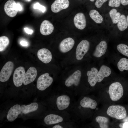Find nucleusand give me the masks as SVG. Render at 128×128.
Listing matches in <instances>:
<instances>
[{
	"label": "nucleus",
	"instance_id": "1",
	"mask_svg": "<svg viewBox=\"0 0 128 128\" xmlns=\"http://www.w3.org/2000/svg\"><path fill=\"white\" fill-rule=\"evenodd\" d=\"M123 87L119 82H114L109 86V93L110 98L113 101L119 100L123 96Z\"/></svg>",
	"mask_w": 128,
	"mask_h": 128
},
{
	"label": "nucleus",
	"instance_id": "2",
	"mask_svg": "<svg viewBox=\"0 0 128 128\" xmlns=\"http://www.w3.org/2000/svg\"><path fill=\"white\" fill-rule=\"evenodd\" d=\"M106 113L109 116L118 119H123L126 116L125 108L120 105H112L108 108Z\"/></svg>",
	"mask_w": 128,
	"mask_h": 128
},
{
	"label": "nucleus",
	"instance_id": "3",
	"mask_svg": "<svg viewBox=\"0 0 128 128\" xmlns=\"http://www.w3.org/2000/svg\"><path fill=\"white\" fill-rule=\"evenodd\" d=\"M53 78L49 74L46 73L40 75L38 78L37 82V89L41 91H44L49 87L52 84Z\"/></svg>",
	"mask_w": 128,
	"mask_h": 128
},
{
	"label": "nucleus",
	"instance_id": "4",
	"mask_svg": "<svg viewBox=\"0 0 128 128\" xmlns=\"http://www.w3.org/2000/svg\"><path fill=\"white\" fill-rule=\"evenodd\" d=\"M14 67L13 63L10 61L7 62L2 69L0 73V81L5 82L9 79Z\"/></svg>",
	"mask_w": 128,
	"mask_h": 128
},
{
	"label": "nucleus",
	"instance_id": "5",
	"mask_svg": "<svg viewBox=\"0 0 128 128\" xmlns=\"http://www.w3.org/2000/svg\"><path fill=\"white\" fill-rule=\"evenodd\" d=\"M90 46L89 42L86 40H83L79 43L76 51V57L77 60H80L83 59L89 50Z\"/></svg>",
	"mask_w": 128,
	"mask_h": 128
},
{
	"label": "nucleus",
	"instance_id": "6",
	"mask_svg": "<svg viewBox=\"0 0 128 128\" xmlns=\"http://www.w3.org/2000/svg\"><path fill=\"white\" fill-rule=\"evenodd\" d=\"M25 69L22 66L17 68L14 71L13 75V80L14 84L16 87L21 86L23 83Z\"/></svg>",
	"mask_w": 128,
	"mask_h": 128
},
{
	"label": "nucleus",
	"instance_id": "7",
	"mask_svg": "<svg viewBox=\"0 0 128 128\" xmlns=\"http://www.w3.org/2000/svg\"><path fill=\"white\" fill-rule=\"evenodd\" d=\"M81 73L79 70H77L70 76L66 79L65 82V85L69 87L74 85L77 86L80 82Z\"/></svg>",
	"mask_w": 128,
	"mask_h": 128
},
{
	"label": "nucleus",
	"instance_id": "8",
	"mask_svg": "<svg viewBox=\"0 0 128 128\" xmlns=\"http://www.w3.org/2000/svg\"><path fill=\"white\" fill-rule=\"evenodd\" d=\"M70 102V98L69 96L64 94L59 96L57 98L56 105L58 109L62 111L67 109Z\"/></svg>",
	"mask_w": 128,
	"mask_h": 128
},
{
	"label": "nucleus",
	"instance_id": "9",
	"mask_svg": "<svg viewBox=\"0 0 128 128\" xmlns=\"http://www.w3.org/2000/svg\"><path fill=\"white\" fill-rule=\"evenodd\" d=\"M5 11L9 16L13 17L17 14L18 10L17 3L14 0H9L5 4L4 6Z\"/></svg>",
	"mask_w": 128,
	"mask_h": 128
},
{
	"label": "nucleus",
	"instance_id": "10",
	"mask_svg": "<svg viewBox=\"0 0 128 128\" xmlns=\"http://www.w3.org/2000/svg\"><path fill=\"white\" fill-rule=\"evenodd\" d=\"M69 5L68 0H56L52 4L51 9L54 13H57L61 10L67 8Z\"/></svg>",
	"mask_w": 128,
	"mask_h": 128
},
{
	"label": "nucleus",
	"instance_id": "11",
	"mask_svg": "<svg viewBox=\"0 0 128 128\" xmlns=\"http://www.w3.org/2000/svg\"><path fill=\"white\" fill-rule=\"evenodd\" d=\"M37 73V71L35 68L33 67H30L24 74L23 84L27 85L32 82L36 78Z\"/></svg>",
	"mask_w": 128,
	"mask_h": 128
},
{
	"label": "nucleus",
	"instance_id": "12",
	"mask_svg": "<svg viewBox=\"0 0 128 128\" xmlns=\"http://www.w3.org/2000/svg\"><path fill=\"white\" fill-rule=\"evenodd\" d=\"M74 43V41L73 38L69 37L65 38L60 42L59 50L63 53L67 52L72 49Z\"/></svg>",
	"mask_w": 128,
	"mask_h": 128
},
{
	"label": "nucleus",
	"instance_id": "13",
	"mask_svg": "<svg viewBox=\"0 0 128 128\" xmlns=\"http://www.w3.org/2000/svg\"><path fill=\"white\" fill-rule=\"evenodd\" d=\"M37 56L39 59L45 64L50 62L52 58L51 52L47 49L45 48L39 50L37 52Z\"/></svg>",
	"mask_w": 128,
	"mask_h": 128
},
{
	"label": "nucleus",
	"instance_id": "14",
	"mask_svg": "<svg viewBox=\"0 0 128 128\" xmlns=\"http://www.w3.org/2000/svg\"><path fill=\"white\" fill-rule=\"evenodd\" d=\"M73 22L75 26L79 29H83L86 27V20L82 13H79L76 14L74 17Z\"/></svg>",
	"mask_w": 128,
	"mask_h": 128
},
{
	"label": "nucleus",
	"instance_id": "15",
	"mask_svg": "<svg viewBox=\"0 0 128 128\" xmlns=\"http://www.w3.org/2000/svg\"><path fill=\"white\" fill-rule=\"evenodd\" d=\"M21 112V106L16 104L12 107L9 111L7 115V119L9 122L15 120Z\"/></svg>",
	"mask_w": 128,
	"mask_h": 128
},
{
	"label": "nucleus",
	"instance_id": "16",
	"mask_svg": "<svg viewBox=\"0 0 128 128\" xmlns=\"http://www.w3.org/2000/svg\"><path fill=\"white\" fill-rule=\"evenodd\" d=\"M64 121V119L59 115L51 114L46 116L44 119V121L47 125H51L61 123Z\"/></svg>",
	"mask_w": 128,
	"mask_h": 128
},
{
	"label": "nucleus",
	"instance_id": "17",
	"mask_svg": "<svg viewBox=\"0 0 128 128\" xmlns=\"http://www.w3.org/2000/svg\"><path fill=\"white\" fill-rule=\"evenodd\" d=\"M54 30V27L49 21L45 20L41 23L40 27V31L42 35L46 36L50 34Z\"/></svg>",
	"mask_w": 128,
	"mask_h": 128
},
{
	"label": "nucleus",
	"instance_id": "18",
	"mask_svg": "<svg viewBox=\"0 0 128 128\" xmlns=\"http://www.w3.org/2000/svg\"><path fill=\"white\" fill-rule=\"evenodd\" d=\"M107 48V44L105 41H101L96 46L93 55L94 56L99 58L105 53Z\"/></svg>",
	"mask_w": 128,
	"mask_h": 128
},
{
	"label": "nucleus",
	"instance_id": "19",
	"mask_svg": "<svg viewBox=\"0 0 128 128\" xmlns=\"http://www.w3.org/2000/svg\"><path fill=\"white\" fill-rule=\"evenodd\" d=\"M111 72V70L109 67L105 65H102L97 73V82H101L104 78L109 76Z\"/></svg>",
	"mask_w": 128,
	"mask_h": 128
},
{
	"label": "nucleus",
	"instance_id": "20",
	"mask_svg": "<svg viewBox=\"0 0 128 128\" xmlns=\"http://www.w3.org/2000/svg\"><path fill=\"white\" fill-rule=\"evenodd\" d=\"M98 72L97 69L95 67L92 68L90 70L87 72V75L88 77V81L91 87L94 86L97 82V76Z\"/></svg>",
	"mask_w": 128,
	"mask_h": 128
},
{
	"label": "nucleus",
	"instance_id": "21",
	"mask_svg": "<svg viewBox=\"0 0 128 128\" xmlns=\"http://www.w3.org/2000/svg\"><path fill=\"white\" fill-rule=\"evenodd\" d=\"M97 104L95 100L89 97H84L80 102V105L82 107L93 109L96 108Z\"/></svg>",
	"mask_w": 128,
	"mask_h": 128
},
{
	"label": "nucleus",
	"instance_id": "22",
	"mask_svg": "<svg viewBox=\"0 0 128 128\" xmlns=\"http://www.w3.org/2000/svg\"><path fill=\"white\" fill-rule=\"evenodd\" d=\"M38 107V105L36 102H33L27 105L21 106V112L27 114L36 110Z\"/></svg>",
	"mask_w": 128,
	"mask_h": 128
},
{
	"label": "nucleus",
	"instance_id": "23",
	"mask_svg": "<svg viewBox=\"0 0 128 128\" xmlns=\"http://www.w3.org/2000/svg\"><path fill=\"white\" fill-rule=\"evenodd\" d=\"M89 15L91 18L96 23H101L103 22V18L99 12L95 9L90 11Z\"/></svg>",
	"mask_w": 128,
	"mask_h": 128
},
{
	"label": "nucleus",
	"instance_id": "24",
	"mask_svg": "<svg viewBox=\"0 0 128 128\" xmlns=\"http://www.w3.org/2000/svg\"><path fill=\"white\" fill-rule=\"evenodd\" d=\"M119 29L121 31H123L127 28L128 25L127 18L124 14L121 15L117 24Z\"/></svg>",
	"mask_w": 128,
	"mask_h": 128
},
{
	"label": "nucleus",
	"instance_id": "25",
	"mask_svg": "<svg viewBox=\"0 0 128 128\" xmlns=\"http://www.w3.org/2000/svg\"><path fill=\"white\" fill-rule=\"evenodd\" d=\"M117 67L119 70L121 72L124 70H128V59L123 58H121L117 63Z\"/></svg>",
	"mask_w": 128,
	"mask_h": 128
},
{
	"label": "nucleus",
	"instance_id": "26",
	"mask_svg": "<svg viewBox=\"0 0 128 128\" xmlns=\"http://www.w3.org/2000/svg\"><path fill=\"white\" fill-rule=\"evenodd\" d=\"M109 15L113 23L114 24L117 23L121 15L120 13L117 12L116 9H113L110 11Z\"/></svg>",
	"mask_w": 128,
	"mask_h": 128
},
{
	"label": "nucleus",
	"instance_id": "27",
	"mask_svg": "<svg viewBox=\"0 0 128 128\" xmlns=\"http://www.w3.org/2000/svg\"><path fill=\"white\" fill-rule=\"evenodd\" d=\"M96 122L98 123L101 128H107L108 127V119L106 117L102 116H98L96 118Z\"/></svg>",
	"mask_w": 128,
	"mask_h": 128
},
{
	"label": "nucleus",
	"instance_id": "28",
	"mask_svg": "<svg viewBox=\"0 0 128 128\" xmlns=\"http://www.w3.org/2000/svg\"><path fill=\"white\" fill-rule=\"evenodd\" d=\"M9 43V40L7 37L4 36L0 37V51H4Z\"/></svg>",
	"mask_w": 128,
	"mask_h": 128
},
{
	"label": "nucleus",
	"instance_id": "29",
	"mask_svg": "<svg viewBox=\"0 0 128 128\" xmlns=\"http://www.w3.org/2000/svg\"><path fill=\"white\" fill-rule=\"evenodd\" d=\"M118 50L123 55L128 57V46L126 44L121 43L117 46Z\"/></svg>",
	"mask_w": 128,
	"mask_h": 128
},
{
	"label": "nucleus",
	"instance_id": "30",
	"mask_svg": "<svg viewBox=\"0 0 128 128\" xmlns=\"http://www.w3.org/2000/svg\"><path fill=\"white\" fill-rule=\"evenodd\" d=\"M120 0H109L108 5L110 7H118L120 5Z\"/></svg>",
	"mask_w": 128,
	"mask_h": 128
},
{
	"label": "nucleus",
	"instance_id": "31",
	"mask_svg": "<svg viewBox=\"0 0 128 128\" xmlns=\"http://www.w3.org/2000/svg\"><path fill=\"white\" fill-rule=\"evenodd\" d=\"M33 8L35 9H37L44 13L46 10V7L44 6L41 5L38 2L35 4L33 5Z\"/></svg>",
	"mask_w": 128,
	"mask_h": 128
},
{
	"label": "nucleus",
	"instance_id": "32",
	"mask_svg": "<svg viewBox=\"0 0 128 128\" xmlns=\"http://www.w3.org/2000/svg\"><path fill=\"white\" fill-rule=\"evenodd\" d=\"M108 0H96L95 5L96 7L98 8H101L104 3Z\"/></svg>",
	"mask_w": 128,
	"mask_h": 128
},
{
	"label": "nucleus",
	"instance_id": "33",
	"mask_svg": "<svg viewBox=\"0 0 128 128\" xmlns=\"http://www.w3.org/2000/svg\"><path fill=\"white\" fill-rule=\"evenodd\" d=\"M121 128H128V122H125L120 123L119 125Z\"/></svg>",
	"mask_w": 128,
	"mask_h": 128
},
{
	"label": "nucleus",
	"instance_id": "34",
	"mask_svg": "<svg viewBox=\"0 0 128 128\" xmlns=\"http://www.w3.org/2000/svg\"><path fill=\"white\" fill-rule=\"evenodd\" d=\"M20 44L22 46L26 47L28 45V43L27 41L25 40H22L20 42Z\"/></svg>",
	"mask_w": 128,
	"mask_h": 128
},
{
	"label": "nucleus",
	"instance_id": "35",
	"mask_svg": "<svg viewBox=\"0 0 128 128\" xmlns=\"http://www.w3.org/2000/svg\"><path fill=\"white\" fill-rule=\"evenodd\" d=\"M25 32L28 34H32L33 32V30L32 29H29L27 27H25L24 28Z\"/></svg>",
	"mask_w": 128,
	"mask_h": 128
},
{
	"label": "nucleus",
	"instance_id": "36",
	"mask_svg": "<svg viewBox=\"0 0 128 128\" xmlns=\"http://www.w3.org/2000/svg\"><path fill=\"white\" fill-rule=\"evenodd\" d=\"M121 3L124 6L128 5V0H121Z\"/></svg>",
	"mask_w": 128,
	"mask_h": 128
},
{
	"label": "nucleus",
	"instance_id": "37",
	"mask_svg": "<svg viewBox=\"0 0 128 128\" xmlns=\"http://www.w3.org/2000/svg\"><path fill=\"white\" fill-rule=\"evenodd\" d=\"M17 7L18 11H21L22 9V7L21 5L19 3H17Z\"/></svg>",
	"mask_w": 128,
	"mask_h": 128
},
{
	"label": "nucleus",
	"instance_id": "38",
	"mask_svg": "<svg viewBox=\"0 0 128 128\" xmlns=\"http://www.w3.org/2000/svg\"><path fill=\"white\" fill-rule=\"evenodd\" d=\"M52 128H64V127L60 125L57 124L54 125Z\"/></svg>",
	"mask_w": 128,
	"mask_h": 128
},
{
	"label": "nucleus",
	"instance_id": "39",
	"mask_svg": "<svg viewBox=\"0 0 128 128\" xmlns=\"http://www.w3.org/2000/svg\"><path fill=\"white\" fill-rule=\"evenodd\" d=\"M123 122H128V116L125 117L123 119Z\"/></svg>",
	"mask_w": 128,
	"mask_h": 128
},
{
	"label": "nucleus",
	"instance_id": "40",
	"mask_svg": "<svg viewBox=\"0 0 128 128\" xmlns=\"http://www.w3.org/2000/svg\"><path fill=\"white\" fill-rule=\"evenodd\" d=\"M126 18H127V25H128V15L127 16Z\"/></svg>",
	"mask_w": 128,
	"mask_h": 128
},
{
	"label": "nucleus",
	"instance_id": "41",
	"mask_svg": "<svg viewBox=\"0 0 128 128\" xmlns=\"http://www.w3.org/2000/svg\"><path fill=\"white\" fill-rule=\"evenodd\" d=\"M91 2H93L95 0H89Z\"/></svg>",
	"mask_w": 128,
	"mask_h": 128
},
{
	"label": "nucleus",
	"instance_id": "42",
	"mask_svg": "<svg viewBox=\"0 0 128 128\" xmlns=\"http://www.w3.org/2000/svg\"><path fill=\"white\" fill-rule=\"evenodd\" d=\"M28 0V1H30L31 0Z\"/></svg>",
	"mask_w": 128,
	"mask_h": 128
}]
</instances>
